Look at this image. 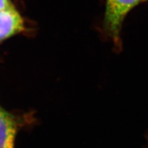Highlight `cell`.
<instances>
[{
    "label": "cell",
    "mask_w": 148,
    "mask_h": 148,
    "mask_svg": "<svg viewBox=\"0 0 148 148\" xmlns=\"http://www.w3.org/2000/svg\"><path fill=\"white\" fill-rule=\"evenodd\" d=\"M143 0H106L104 27L116 42L120 40L123 22L128 13Z\"/></svg>",
    "instance_id": "cell-1"
},
{
    "label": "cell",
    "mask_w": 148,
    "mask_h": 148,
    "mask_svg": "<svg viewBox=\"0 0 148 148\" xmlns=\"http://www.w3.org/2000/svg\"><path fill=\"white\" fill-rule=\"evenodd\" d=\"M24 30L23 17L14 7L0 11V42Z\"/></svg>",
    "instance_id": "cell-2"
},
{
    "label": "cell",
    "mask_w": 148,
    "mask_h": 148,
    "mask_svg": "<svg viewBox=\"0 0 148 148\" xmlns=\"http://www.w3.org/2000/svg\"><path fill=\"white\" fill-rule=\"evenodd\" d=\"M17 131V120L0 107V148H14Z\"/></svg>",
    "instance_id": "cell-3"
},
{
    "label": "cell",
    "mask_w": 148,
    "mask_h": 148,
    "mask_svg": "<svg viewBox=\"0 0 148 148\" xmlns=\"http://www.w3.org/2000/svg\"><path fill=\"white\" fill-rule=\"evenodd\" d=\"M13 7L10 0H0V11Z\"/></svg>",
    "instance_id": "cell-4"
},
{
    "label": "cell",
    "mask_w": 148,
    "mask_h": 148,
    "mask_svg": "<svg viewBox=\"0 0 148 148\" xmlns=\"http://www.w3.org/2000/svg\"><path fill=\"white\" fill-rule=\"evenodd\" d=\"M145 1H148V0H143V2H145Z\"/></svg>",
    "instance_id": "cell-5"
}]
</instances>
